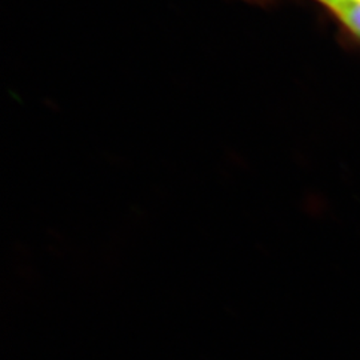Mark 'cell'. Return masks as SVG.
I'll list each match as a JSON object with an SVG mask.
<instances>
[{
    "label": "cell",
    "instance_id": "6da1fadb",
    "mask_svg": "<svg viewBox=\"0 0 360 360\" xmlns=\"http://www.w3.org/2000/svg\"><path fill=\"white\" fill-rule=\"evenodd\" d=\"M348 30L360 38V1H347L330 7Z\"/></svg>",
    "mask_w": 360,
    "mask_h": 360
}]
</instances>
